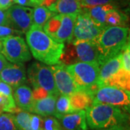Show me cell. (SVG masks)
Wrapping results in <instances>:
<instances>
[{
  "label": "cell",
  "instance_id": "cell-1",
  "mask_svg": "<svg viewBox=\"0 0 130 130\" xmlns=\"http://www.w3.org/2000/svg\"><path fill=\"white\" fill-rule=\"evenodd\" d=\"M25 36L30 54L36 60L48 66L60 63L64 43L56 41L43 28L33 24L25 32Z\"/></svg>",
  "mask_w": 130,
  "mask_h": 130
},
{
  "label": "cell",
  "instance_id": "cell-2",
  "mask_svg": "<svg viewBox=\"0 0 130 130\" xmlns=\"http://www.w3.org/2000/svg\"><path fill=\"white\" fill-rule=\"evenodd\" d=\"M85 111L88 126L93 130L124 125L129 118L120 107L104 103H92Z\"/></svg>",
  "mask_w": 130,
  "mask_h": 130
},
{
  "label": "cell",
  "instance_id": "cell-3",
  "mask_svg": "<svg viewBox=\"0 0 130 130\" xmlns=\"http://www.w3.org/2000/svg\"><path fill=\"white\" fill-rule=\"evenodd\" d=\"M129 29L121 26L106 27L95 41L99 54V65L119 54L129 43Z\"/></svg>",
  "mask_w": 130,
  "mask_h": 130
},
{
  "label": "cell",
  "instance_id": "cell-4",
  "mask_svg": "<svg viewBox=\"0 0 130 130\" xmlns=\"http://www.w3.org/2000/svg\"><path fill=\"white\" fill-rule=\"evenodd\" d=\"M26 72L28 80L32 87L34 101L49 95H59L55 85L51 67L35 61L29 66Z\"/></svg>",
  "mask_w": 130,
  "mask_h": 130
},
{
  "label": "cell",
  "instance_id": "cell-5",
  "mask_svg": "<svg viewBox=\"0 0 130 130\" xmlns=\"http://www.w3.org/2000/svg\"><path fill=\"white\" fill-rule=\"evenodd\" d=\"M116 86L129 91L130 72L122 67L121 52L100 66L98 86Z\"/></svg>",
  "mask_w": 130,
  "mask_h": 130
},
{
  "label": "cell",
  "instance_id": "cell-6",
  "mask_svg": "<svg viewBox=\"0 0 130 130\" xmlns=\"http://www.w3.org/2000/svg\"><path fill=\"white\" fill-rule=\"evenodd\" d=\"M66 68L79 90H85L93 97V94L99 88L100 65L97 63L78 61L72 64L66 65Z\"/></svg>",
  "mask_w": 130,
  "mask_h": 130
},
{
  "label": "cell",
  "instance_id": "cell-7",
  "mask_svg": "<svg viewBox=\"0 0 130 130\" xmlns=\"http://www.w3.org/2000/svg\"><path fill=\"white\" fill-rule=\"evenodd\" d=\"M68 45L67 48L64 47L60 63L69 65L82 61L99 64V54L95 41H72Z\"/></svg>",
  "mask_w": 130,
  "mask_h": 130
},
{
  "label": "cell",
  "instance_id": "cell-8",
  "mask_svg": "<svg viewBox=\"0 0 130 130\" xmlns=\"http://www.w3.org/2000/svg\"><path fill=\"white\" fill-rule=\"evenodd\" d=\"M77 14H56L49 19L43 30L56 41L70 43L73 38Z\"/></svg>",
  "mask_w": 130,
  "mask_h": 130
},
{
  "label": "cell",
  "instance_id": "cell-9",
  "mask_svg": "<svg viewBox=\"0 0 130 130\" xmlns=\"http://www.w3.org/2000/svg\"><path fill=\"white\" fill-rule=\"evenodd\" d=\"M2 42V54L11 63H24L31 59V54L25 41L19 35L10 36Z\"/></svg>",
  "mask_w": 130,
  "mask_h": 130
},
{
  "label": "cell",
  "instance_id": "cell-10",
  "mask_svg": "<svg viewBox=\"0 0 130 130\" xmlns=\"http://www.w3.org/2000/svg\"><path fill=\"white\" fill-rule=\"evenodd\" d=\"M93 103H104L129 108L130 104L129 91L116 86H101L93 94Z\"/></svg>",
  "mask_w": 130,
  "mask_h": 130
},
{
  "label": "cell",
  "instance_id": "cell-11",
  "mask_svg": "<svg viewBox=\"0 0 130 130\" xmlns=\"http://www.w3.org/2000/svg\"><path fill=\"white\" fill-rule=\"evenodd\" d=\"M103 29L94 23L88 14L82 9L76 18L72 41H95Z\"/></svg>",
  "mask_w": 130,
  "mask_h": 130
},
{
  "label": "cell",
  "instance_id": "cell-12",
  "mask_svg": "<svg viewBox=\"0 0 130 130\" xmlns=\"http://www.w3.org/2000/svg\"><path fill=\"white\" fill-rule=\"evenodd\" d=\"M9 26L20 33H25L32 25V9L22 5H12L7 9Z\"/></svg>",
  "mask_w": 130,
  "mask_h": 130
},
{
  "label": "cell",
  "instance_id": "cell-13",
  "mask_svg": "<svg viewBox=\"0 0 130 130\" xmlns=\"http://www.w3.org/2000/svg\"><path fill=\"white\" fill-rule=\"evenodd\" d=\"M50 67L53 72L56 88L59 94L70 96L74 92L79 90L72 77L67 70L66 65L59 63Z\"/></svg>",
  "mask_w": 130,
  "mask_h": 130
},
{
  "label": "cell",
  "instance_id": "cell-14",
  "mask_svg": "<svg viewBox=\"0 0 130 130\" xmlns=\"http://www.w3.org/2000/svg\"><path fill=\"white\" fill-rule=\"evenodd\" d=\"M0 80L16 88L27 81V72L23 63H9L0 73Z\"/></svg>",
  "mask_w": 130,
  "mask_h": 130
},
{
  "label": "cell",
  "instance_id": "cell-15",
  "mask_svg": "<svg viewBox=\"0 0 130 130\" xmlns=\"http://www.w3.org/2000/svg\"><path fill=\"white\" fill-rule=\"evenodd\" d=\"M59 120L63 130L88 129L85 110L74 111L67 114Z\"/></svg>",
  "mask_w": 130,
  "mask_h": 130
},
{
  "label": "cell",
  "instance_id": "cell-16",
  "mask_svg": "<svg viewBox=\"0 0 130 130\" xmlns=\"http://www.w3.org/2000/svg\"><path fill=\"white\" fill-rule=\"evenodd\" d=\"M14 90L13 98L17 107L22 111L30 113L34 103V98L31 88L23 84Z\"/></svg>",
  "mask_w": 130,
  "mask_h": 130
},
{
  "label": "cell",
  "instance_id": "cell-17",
  "mask_svg": "<svg viewBox=\"0 0 130 130\" xmlns=\"http://www.w3.org/2000/svg\"><path fill=\"white\" fill-rule=\"evenodd\" d=\"M58 96L59 95H49L41 99L34 101L30 113H33L43 117L52 115L54 116Z\"/></svg>",
  "mask_w": 130,
  "mask_h": 130
},
{
  "label": "cell",
  "instance_id": "cell-18",
  "mask_svg": "<svg viewBox=\"0 0 130 130\" xmlns=\"http://www.w3.org/2000/svg\"><path fill=\"white\" fill-rule=\"evenodd\" d=\"M57 14H77L82 11L79 0H57L48 7Z\"/></svg>",
  "mask_w": 130,
  "mask_h": 130
},
{
  "label": "cell",
  "instance_id": "cell-19",
  "mask_svg": "<svg viewBox=\"0 0 130 130\" xmlns=\"http://www.w3.org/2000/svg\"><path fill=\"white\" fill-rule=\"evenodd\" d=\"M114 9V7L111 4L100 5L94 7H91L89 9H83L88 14L93 22L98 26L105 28L106 26V16L107 13Z\"/></svg>",
  "mask_w": 130,
  "mask_h": 130
},
{
  "label": "cell",
  "instance_id": "cell-20",
  "mask_svg": "<svg viewBox=\"0 0 130 130\" xmlns=\"http://www.w3.org/2000/svg\"><path fill=\"white\" fill-rule=\"evenodd\" d=\"M69 97L73 111L85 110L93 103L92 95L85 90H77Z\"/></svg>",
  "mask_w": 130,
  "mask_h": 130
},
{
  "label": "cell",
  "instance_id": "cell-21",
  "mask_svg": "<svg viewBox=\"0 0 130 130\" xmlns=\"http://www.w3.org/2000/svg\"><path fill=\"white\" fill-rule=\"evenodd\" d=\"M56 14H57L45 6L34 7L32 9V24L43 28L47 21Z\"/></svg>",
  "mask_w": 130,
  "mask_h": 130
},
{
  "label": "cell",
  "instance_id": "cell-22",
  "mask_svg": "<svg viewBox=\"0 0 130 130\" xmlns=\"http://www.w3.org/2000/svg\"><path fill=\"white\" fill-rule=\"evenodd\" d=\"M73 110L71 107L70 97L68 95H61L57 97L55 106V111L54 116L58 119H61L67 114L72 113Z\"/></svg>",
  "mask_w": 130,
  "mask_h": 130
},
{
  "label": "cell",
  "instance_id": "cell-23",
  "mask_svg": "<svg viewBox=\"0 0 130 130\" xmlns=\"http://www.w3.org/2000/svg\"><path fill=\"white\" fill-rule=\"evenodd\" d=\"M127 18L126 15L116 9H113L106 16V26H121L124 27Z\"/></svg>",
  "mask_w": 130,
  "mask_h": 130
},
{
  "label": "cell",
  "instance_id": "cell-24",
  "mask_svg": "<svg viewBox=\"0 0 130 130\" xmlns=\"http://www.w3.org/2000/svg\"><path fill=\"white\" fill-rule=\"evenodd\" d=\"M20 111L17 107L13 97H9L0 94V114L2 113H16Z\"/></svg>",
  "mask_w": 130,
  "mask_h": 130
},
{
  "label": "cell",
  "instance_id": "cell-25",
  "mask_svg": "<svg viewBox=\"0 0 130 130\" xmlns=\"http://www.w3.org/2000/svg\"><path fill=\"white\" fill-rule=\"evenodd\" d=\"M0 130H20L13 113H2L0 114Z\"/></svg>",
  "mask_w": 130,
  "mask_h": 130
},
{
  "label": "cell",
  "instance_id": "cell-26",
  "mask_svg": "<svg viewBox=\"0 0 130 130\" xmlns=\"http://www.w3.org/2000/svg\"><path fill=\"white\" fill-rule=\"evenodd\" d=\"M14 119L20 130H32L30 126V112L25 111H19L14 113Z\"/></svg>",
  "mask_w": 130,
  "mask_h": 130
},
{
  "label": "cell",
  "instance_id": "cell-27",
  "mask_svg": "<svg viewBox=\"0 0 130 130\" xmlns=\"http://www.w3.org/2000/svg\"><path fill=\"white\" fill-rule=\"evenodd\" d=\"M42 130H63V129L56 117L50 116L43 117Z\"/></svg>",
  "mask_w": 130,
  "mask_h": 130
},
{
  "label": "cell",
  "instance_id": "cell-28",
  "mask_svg": "<svg viewBox=\"0 0 130 130\" xmlns=\"http://www.w3.org/2000/svg\"><path fill=\"white\" fill-rule=\"evenodd\" d=\"M122 67L127 72H130V48L127 43L121 51Z\"/></svg>",
  "mask_w": 130,
  "mask_h": 130
},
{
  "label": "cell",
  "instance_id": "cell-29",
  "mask_svg": "<svg viewBox=\"0 0 130 130\" xmlns=\"http://www.w3.org/2000/svg\"><path fill=\"white\" fill-rule=\"evenodd\" d=\"M113 0H79L82 9H89L100 5L111 4Z\"/></svg>",
  "mask_w": 130,
  "mask_h": 130
},
{
  "label": "cell",
  "instance_id": "cell-30",
  "mask_svg": "<svg viewBox=\"0 0 130 130\" xmlns=\"http://www.w3.org/2000/svg\"><path fill=\"white\" fill-rule=\"evenodd\" d=\"M19 35L20 36L21 33H20L18 31L14 30L10 26H2L0 25V41H2L5 38L10 36H15Z\"/></svg>",
  "mask_w": 130,
  "mask_h": 130
},
{
  "label": "cell",
  "instance_id": "cell-31",
  "mask_svg": "<svg viewBox=\"0 0 130 130\" xmlns=\"http://www.w3.org/2000/svg\"><path fill=\"white\" fill-rule=\"evenodd\" d=\"M43 0H17L16 4L28 7H36L43 6Z\"/></svg>",
  "mask_w": 130,
  "mask_h": 130
},
{
  "label": "cell",
  "instance_id": "cell-32",
  "mask_svg": "<svg viewBox=\"0 0 130 130\" xmlns=\"http://www.w3.org/2000/svg\"><path fill=\"white\" fill-rule=\"evenodd\" d=\"M0 94L9 97H13V90L8 84L0 80Z\"/></svg>",
  "mask_w": 130,
  "mask_h": 130
},
{
  "label": "cell",
  "instance_id": "cell-33",
  "mask_svg": "<svg viewBox=\"0 0 130 130\" xmlns=\"http://www.w3.org/2000/svg\"><path fill=\"white\" fill-rule=\"evenodd\" d=\"M0 25L9 26V20L7 14V10L0 9Z\"/></svg>",
  "mask_w": 130,
  "mask_h": 130
},
{
  "label": "cell",
  "instance_id": "cell-34",
  "mask_svg": "<svg viewBox=\"0 0 130 130\" xmlns=\"http://www.w3.org/2000/svg\"><path fill=\"white\" fill-rule=\"evenodd\" d=\"M13 4L14 2L12 0H0V9L7 10Z\"/></svg>",
  "mask_w": 130,
  "mask_h": 130
},
{
  "label": "cell",
  "instance_id": "cell-35",
  "mask_svg": "<svg viewBox=\"0 0 130 130\" xmlns=\"http://www.w3.org/2000/svg\"><path fill=\"white\" fill-rule=\"evenodd\" d=\"M8 64V61L2 54H0V73Z\"/></svg>",
  "mask_w": 130,
  "mask_h": 130
},
{
  "label": "cell",
  "instance_id": "cell-36",
  "mask_svg": "<svg viewBox=\"0 0 130 130\" xmlns=\"http://www.w3.org/2000/svg\"><path fill=\"white\" fill-rule=\"evenodd\" d=\"M94 130H128L124 125L115 126L113 127L107 128V129H94Z\"/></svg>",
  "mask_w": 130,
  "mask_h": 130
},
{
  "label": "cell",
  "instance_id": "cell-37",
  "mask_svg": "<svg viewBox=\"0 0 130 130\" xmlns=\"http://www.w3.org/2000/svg\"><path fill=\"white\" fill-rule=\"evenodd\" d=\"M2 42L0 41V51H2Z\"/></svg>",
  "mask_w": 130,
  "mask_h": 130
},
{
  "label": "cell",
  "instance_id": "cell-38",
  "mask_svg": "<svg viewBox=\"0 0 130 130\" xmlns=\"http://www.w3.org/2000/svg\"><path fill=\"white\" fill-rule=\"evenodd\" d=\"M14 3H17V0H12Z\"/></svg>",
  "mask_w": 130,
  "mask_h": 130
}]
</instances>
